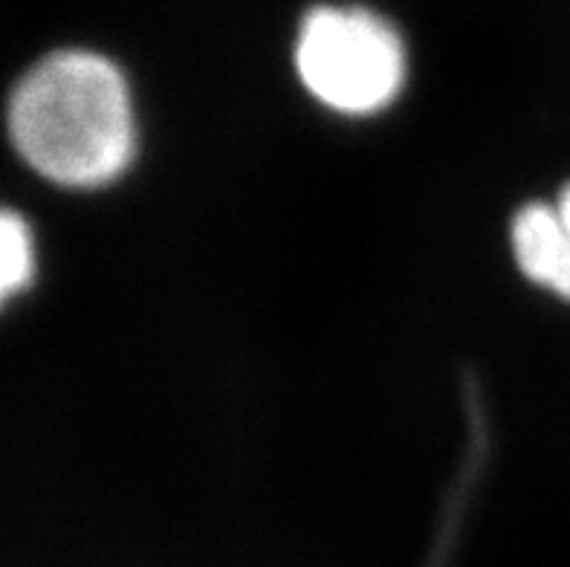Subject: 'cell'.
<instances>
[{"label": "cell", "instance_id": "5", "mask_svg": "<svg viewBox=\"0 0 570 567\" xmlns=\"http://www.w3.org/2000/svg\"><path fill=\"white\" fill-rule=\"evenodd\" d=\"M553 208H557L559 221H562V226L568 229V235H570V186L562 188V194H559V201L553 203Z\"/></svg>", "mask_w": 570, "mask_h": 567}, {"label": "cell", "instance_id": "1", "mask_svg": "<svg viewBox=\"0 0 570 567\" xmlns=\"http://www.w3.org/2000/svg\"><path fill=\"white\" fill-rule=\"evenodd\" d=\"M14 151L67 188L119 180L134 159L137 123L125 76L90 50H58L23 72L9 99Z\"/></svg>", "mask_w": 570, "mask_h": 567}, {"label": "cell", "instance_id": "4", "mask_svg": "<svg viewBox=\"0 0 570 567\" xmlns=\"http://www.w3.org/2000/svg\"><path fill=\"white\" fill-rule=\"evenodd\" d=\"M36 275V241L18 212L0 206V307Z\"/></svg>", "mask_w": 570, "mask_h": 567}, {"label": "cell", "instance_id": "3", "mask_svg": "<svg viewBox=\"0 0 570 567\" xmlns=\"http://www.w3.org/2000/svg\"><path fill=\"white\" fill-rule=\"evenodd\" d=\"M513 252L521 273L570 302V235L553 203H530L515 215Z\"/></svg>", "mask_w": 570, "mask_h": 567}, {"label": "cell", "instance_id": "2", "mask_svg": "<svg viewBox=\"0 0 570 567\" xmlns=\"http://www.w3.org/2000/svg\"><path fill=\"white\" fill-rule=\"evenodd\" d=\"M296 70L325 108L345 116L376 114L405 85L403 38L371 9L316 7L298 29Z\"/></svg>", "mask_w": 570, "mask_h": 567}]
</instances>
